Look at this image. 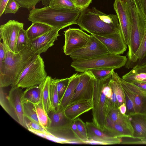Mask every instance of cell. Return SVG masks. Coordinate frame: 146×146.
<instances>
[{
  "label": "cell",
  "instance_id": "6da1fadb",
  "mask_svg": "<svg viewBox=\"0 0 146 146\" xmlns=\"http://www.w3.org/2000/svg\"><path fill=\"white\" fill-rule=\"evenodd\" d=\"M74 24L92 35L104 36L121 31L117 15L106 14L95 7L81 11Z\"/></svg>",
  "mask_w": 146,
  "mask_h": 146
},
{
  "label": "cell",
  "instance_id": "7a4b0ae2",
  "mask_svg": "<svg viewBox=\"0 0 146 146\" xmlns=\"http://www.w3.org/2000/svg\"><path fill=\"white\" fill-rule=\"evenodd\" d=\"M6 51L5 61L0 64V87L2 88L14 84L37 54L31 51L29 47L18 52Z\"/></svg>",
  "mask_w": 146,
  "mask_h": 146
},
{
  "label": "cell",
  "instance_id": "3957f363",
  "mask_svg": "<svg viewBox=\"0 0 146 146\" xmlns=\"http://www.w3.org/2000/svg\"><path fill=\"white\" fill-rule=\"evenodd\" d=\"M81 11L78 9H55L48 5L30 11L28 19L32 23H40L54 28H62L74 24Z\"/></svg>",
  "mask_w": 146,
  "mask_h": 146
},
{
  "label": "cell",
  "instance_id": "277c9868",
  "mask_svg": "<svg viewBox=\"0 0 146 146\" xmlns=\"http://www.w3.org/2000/svg\"><path fill=\"white\" fill-rule=\"evenodd\" d=\"M44 61L39 54H36L25 68L18 79L11 86L28 88L39 85L47 76Z\"/></svg>",
  "mask_w": 146,
  "mask_h": 146
},
{
  "label": "cell",
  "instance_id": "5b68a950",
  "mask_svg": "<svg viewBox=\"0 0 146 146\" xmlns=\"http://www.w3.org/2000/svg\"><path fill=\"white\" fill-rule=\"evenodd\" d=\"M127 60L125 56L110 54L91 59L74 60L70 66L75 71L82 72L99 68H111L115 69L124 66Z\"/></svg>",
  "mask_w": 146,
  "mask_h": 146
},
{
  "label": "cell",
  "instance_id": "8992f818",
  "mask_svg": "<svg viewBox=\"0 0 146 146\" xmlns=\"http://www.w3.org/2000/svg\"><path fill=\"white\" fill-rule=\"evenodd\" d=\"M104 80H99L94 78L92 100L93 122L104 131L105 130L107 117V98L103 91Z\"/></svg>",
  "mask_w": 146,
  "mask_h": 146
},
{
  "label": "cell",
  "instance_id": "52a82bcc",
  "mask_svg": "<svg viewBox=\"0 0 146 146\" xmlns=\"http://www.w3.org/2000/svg\"><path fill=\"white\" fill-rule=\"evenodd\" d=\"M51 123L47 131L51 135L61 139L63 143L70 141H78L84 143L77 138L71 129L73 120L68 118L64 111H51L48 114Z\"/></svg>",
  "mask_w": 146,
  "mask_h": 146
},
{
  "label": "cell",
  "instance_id": "ba28073f",
  "mask_svg": "<svg viewBox=\"0 0 146 146\" xmlns=\"http://www.w3.org/2000/svg\"><path fill=\"white\" fill-rule=\"evenodd\" d=\"M126 1L131 19L130 39L128 46V51L127 63L128 65L140 44L144 34V28L143 21L137 12L134 0Z\"/></svg>",
  "mask_w": 146,
  "mask_h": 146
},
{
  "label": "cell",
  "instance_id": "9c48e42d",
  "mask_svg": "<svg viewBox=\"0 0 146 146\" xmlns=\"http://www.w3.org/2000/svg\"><path fill=\"white\" fill-rule=\"evenodd\" d=\"M65 43L63 49L66 55L84 47L89 41L91 35L78 28H70L64 31Z\"/></svg>",
  "mask_w": 146,
  "mask_h": 146
},
{
  "label": "cell",
  "instance_id": "30bf717a",
  "mask_svg": "<svg viewBox=\"0 0 146 146\" xmlns=\"http://www.w3.org/2000/svg\"><path fill=\"white\" fill-rule=\"evenodd\" d=\"M87 44L69 56L73 60L88 59L110 54L105 45L93 35H91Z\"/></svg>",
  "mask_w": 146,
  "mask_h": 146
},
{
  "label": "cell",
  "instance_id": "8fae6325",
  "mask_svg": "<svg viewBox=\"0 0 146 146\" xmlns=\"http://www.w3.org/2000/svg\"><path fill=\"white\" fill-rule=\"evenodd\" d=\"M23 26V23L15 20H10L0 26V40H2L6 50L15 52L18 35Z\"/></svg>",
  "mask_w": 146,
  "mask_h": 146
},
{
  "label": "cell",
  "instance_id": "7c38bea8",
  "mask_svg": "<svg viewBox=\"0 0 146 146\" xmlns=\"http://www.w3.org/2000/svg\"><path fill=\"white\" fill-rule=\"evenodd\" d=\"M80 75L79 81L68 106L82 101L92 100L94 78L88 71L82 72Z\"/></svg>",
  "mask_w": 146,
  "mask_h": 146
},
{
  "label": "cell",
  "instance_id": "4fadbf2b",
  "mask_svg": "<svg viewBox=\"0 0 146 146\" xmlns=\"http://www.w3.org/2000/svg\"><path fill=\"white\" fill-rule=\"evenodd\" d=\"M113 6L117 17L120 31L128 46L130 41L131 19L126 0H115Z\"/></svg>",
  "mask_w": 146,
  "mask_h": 146
},
{
  "label": "cell",
  "instance_id": "5bb4252c",
  "mask_svg": "<svg viewBox=\"0 0 146 146\" xmlns=\"http://www.w3.org/2000/svg\"><path fill=\"white\" fill-rule=\"evenodd\" d=\"M7 96L12 112V117L21 126L26 128L25 117L23 113L21 98L23 92L21 88L11 86Z\"/></svg>",
  "mask_w": 146,
  "mask_h": 146
},
{
  "label": "cell",
  "instance_id": "9a60e30c",
  "mask_svg": "<svg viewBox=\"0 0 146 146\" xmlns=\"http://www.w3.org/2000/svg\"><path fill=\"white\" fill-rule=\"evenodd\" d=\"M63 29L62 28H55L42 35L29 41V47L30 50L37 54L46 52L53 46L54 42L60 36L59 31Z\"/></svg>",
  "mask_w": 146,
  "mask_h": 146
},
{
  "label": "cell",
  "instance_id": "2e32d148",
  "mask_svg": "<svg viewBox=\"0 0 146 146\" xmlns=\"http://www.w3.org/2000/svg\"><path fill=\"white\" fill-rule=\"evenodd\" d=\"M93 35L105 45L110 54L120 55L126 50L127 44L121 31L104 36Z\"/></svg>",
  "mask_w": 146,
  "mask_h": 146
},
{
  "label": "cell",
  "instance_id": "e0dca14e",
  "mask_svg": "<svg viewBox=\"0 0 146 146\" xmlns=\"http://www.w3.org/2000/svg\"><path fill=\"white\" fill-rule=\"evenodd\" d=\"M120 80L123 88L127 90L132 98L137 113L146 115V92L132 83L121 78Z\"/></svg>",
  "mask_w": 146,
  "mask_h": 146
},
{
  "label": "cell",
  "instance_id": "ac0fdd59",
  "mask_svg": "<svg viewBox=\"0 0 146 146\" xmlns=\"http://www.w3.org/2000/svg\"><path fill=\"white\" fill-rule=\"evenodd\" d=\"M88 139L102 143L104 145L121 144L122 138L114 137L103 131L92 122L86 123Z\"/></svg>",
  "mask_w": 146,
  "mask_h": 146
},
{
  "label": "cell",
  "instance_id": "d6986e66",
  "mask_svg": "<svg viewBox=\"0 0 146 146\" xmlns=\"http://www.w3.org/2000/svg\"><path fill=\"white\" fill-rule=\"evenodd\" d=\"M138 14L142 19L144 25V33L139 48L134 54L132 59L127 65L129 68L131 63L142 60L146 57V15L142 7L140 0H134Z\"/></svg>",
  "mask_w": 146,
  "mask_h": 146
},
{
  "label": "cell",
  "instance_id": "ffe728a7",
  "mask_svg": "<svg viewBox=\"0 0 146 146\" xmlns=\"http://www.w3.org/2000/svg\"><path fill=\"white\" fill-rule=\"evenodd\" d=\"M128 116L133 129L134 139H146V115L137 113Z\"/></svg>",
  "mask_w": 146,
  "mask_h": 146
},
{
  "label": "cell",
  "instance_id": "44dd1931",
  "mask_svg": "<svg viewBox=\"0 0 146 146\" xmlns=\"http://www.w3.org/2000/svg\"><path fill=\"white\" fill-rule=\"evenodd\" d=\"M92 108V100L82 101L67 107L64 110L66 115L73 120Z\"/></svg>",
  "mask_w": 146,
  "mask_h": 146
},
{
  "label": "cell",
  "instance_id": "7402d4cb",
  "mask_svg": "<svg viewBox=\"0 0 146 146\" xmlns=\"http://www.w3.org/2000/svg\"><path fill=\"white\" fill-rule=\"evenodd\" d=\"M80 79V74L77 73L71 76L67 88L60 101L57 111H64L69 105L75 92Z\"/></svg>",
  "mask_w": 146,
  "mask_h": 146
},
{
  "label": "cell",
  "instance_id": "603a6c76",
  "mask_svg": "<svg viewBox=\"0 0 146 146\" xmlns=\"http://www.w3.org/2000/svg\"><path fill=\"white\" fill-rule=\"evenodd\" d=\"M111 135L118 137L134 139L133 133L129 129L112 121L108 118L104 131Z\"/></svg>",
  "mask_w": 146,
  "mask_h": 146
},
{
  "label": "cell",
  "instance_id": "cb8c5ba5",
  "mask_svg": "<svg viewBox=\"0 0 146 146\" xmlns=\"http://www.w3.org/2000/svg\"><path fill=\"white\" fill-rule=\"evenodd\" d=\"M51 77L47 76L46 80L39 85L40 90L39 103L48 114L51 110L52 107L50 99L49 87Z\"/></svg>",
  "mask_w": 146,
  "mask_h": 146
},
{
  "label": "cell",
  "instance_id": "d4e9b609",
  "mask_svg": "<svg viewBox=\"0 0 146 146\" xmlns=\"http://www.w3.org/2000/svg\"><path fill=\"white\" fill-rule=\"evenodd\" d=\"M122 78L130 83L136 82H146V64L137 65Z\"/></svg>",
  "mask_w": 146,
  "mask_h": 146
},
{
  "label": "cell",
  "instance_id": "484cf974",
  "mask_svg": "<svg viewBox=\"0 0 146 146\" xmlns=\"http://www.w3.org/2000/svg\"><path fill=\"white\" fill-rule=\"evenodd\" d=\"M48 25L40 23H32L26 30L29 41L32 40L54 29Z\"/></svg>",
  "mask_w": 146,
  "mask_h": 146
},
{
  "label": "cell",
  "instance_id": "4316f807",
  "mask_svg": "<svg viewBox=\"0 0 146 146\" xmlns=\"http://www.w3.org/2000/svg\"><path fill=\"white\" fill-rule=\"evenodd\" d=\"M107 118L112 121L128 129L133 133L128 115L121 114L119 109H112L108 113Z\"/></svg>",
  "mask_w": 146,
  "mask_h": 146
},
{
  "label": "cell",
  "instance_id": "83f0119b",
  "mask_svg": "<svg viewBox=\"0 0 146 146\" xmlns=\"http://www.w3.org/2000/svg\"><path fill=\"white\" fill-rule=\"evenodd\" d=\"M40 90L39 85L27 88L23 92L22 101L29 102L33 104L39 102L40 97Z\"/></svg>",
  "mask_w": 146,
  "mask_h": 146
},
{
  "label": "cell",
  "instance_id": "f1b7e54d",
  "mask_svg": "<svg viewBox=\"0 0 146 146\" xmlns=\"http://www.w3.org/2000/svg\"><path fill=\"white\" fill-rule=\"evenodd\" d=\"M34 108L36 112L40 125L46 131H47V130L51 122L48 114L39 103L34 104Z\"/></svg>",
  "mask_w": 146,
  "mask_h": 146
},
{
  "label": "cell",
  "instance_id": "f546056e",
  "mask_svg": "<svg viewBox=\"0 0 146 146\" xmlns=\"http://www.w3.org/2000/svg\"><path fill=\"white\" fill-rule=\"evenodd\" d=\"M112 78L115 83L116 97L119 107L122 104L125 103V93L121 84L120 77L114 71L112 74Z\"/></svg>",
  "mask_w": 146,
  "mask_h": 146
},
{
  "label": "cell",
  "instance_id": "4dcf8cb0",
  "mask_svg": "<svg viewBox=\"0 0 146 146\" xmlns=\"http://www.w3.org/2000/svg\"><path fill=\"white\" fill-rule=\"evenodd\" d=\"M22 101L25 117L29 120L40 125L36 112L34 109V104L29 101Z\"/></svg>",
  "mask_w": 146,
  "mask_h": 146
},
{
  "label": "cell",
  "instance_id": "1f68e13d",
  "mask_svg": "<svg viewBox=\"0 0 146 146\" xmlns=\"http://www.w3.org/2000/svg\"><path fill=\"white\" fill-rule=\"evenodd\" d=\"M49 92L52 107L51 111H57L59 100L55 79L52 78L50 82Z\"/></svg>",
  "mask_w": 146,
  "mask_h": 146
},
{
  "label": "cell",
  "instance_id": "d6a6232c",
  "mask_svg": "<svg viewBox=\"0 0 146 146\" xmlns=\"http://www.w3.org/2000/svg\"><path fill=\"white\" fill-rule=\"evenodd\" d=\"M48 5L55 9H77L75 5V0H50Z\"/></svg>",
  "mask_w": 146,
  "mask_h": 146
},
{
  "label": "cell",
  "instance_id": "836d02e7",
  "mask_svg": "<svg viewBox=\"0 0 146 146\" xmlns=\"http://www.w3.org/2000/svg\"><path fill=\"white\" fill-rule=\"evenodd\" d=\"M115 69L113 68H102L91 69L89 71L96 79L102 80L112 76Z\"/></svg>",
  "mask_w": 146,
  "mask_h": 146
},
{
  "label": "cell",
  "instance_id": "e575fe53",
  "mask_svg": "<svg viewBox=\"0 0 146 146\" xmlns=\"http://www.w3.org/2000/svg\"><path fill=\"white\" fill-rule=\"evenodd\" d=\"M29 40L27 36L26 30L23 28L20 30L17 39L16 46L15 52L23 50L29 45Z\"/></svg>",
  "mask_w": 146,
  "mask_h": 146
},
{
  "label": "cell",
  "instance_id": "d590c367",
  "mask_svg": "<svg viewBox=\"0 0 146 146\" xmlns=\"http://www.w3.org/2000/svg\"><path fill=\"white\" fill-rule=\"evenodd\" d=\"M71 78V76L64 79H55L59 102L67 88Z\"/></svg>",
  "mask_w": 146,
  "mask_h": 146
},
{
  "label": "cell",
  "instance_id": "8d00e7d4",
  "mask_svg": "<svg viewBox=\"0 0 146 146\" xmlns=\"http://www.w3.org/2000/svg\"><path fill=\"white\" fill-rule=\"evenodd\" d=\"M123 88L125 95L127 111L125 114L128 115L137 114L133 99L128 91Z\"/></svg>",
  "mask_w": 146,
  "mask_h": 146
},
{
  "label": "cell",
  "instance_id": "74e56055",
  "mask_svg": "<svg viewBox=\"0 0 146 146\" xmlns=\"http://www.w3.org/2000/svg\"><path fill=\"white\" fill-rule=\"evenodd\" d=\"M21 7L20 4L15 0H9L5 8L4 13L15 14Z\"/></svg>",
  "mask_w": 146,
  "mask_h": 146
},
{
  "label": "cell",
  "instance_id": "f35d334b",
  "mask_svg": "<svg viewBox=\"0 0 146 146\" xmlns=\"http://www.w3.org/2000/svg\"><path fill=\"white\" fill-rule=\"evenodd\" d=\"M2 88L0 87V104L4 110L12 117V112L7 97L6 96Z\"/></svg>",
  "mask_w": 146,
  "mask_h": 146
},
{
  "label": "cell",
  "instance_id": "ab89813d",
  "mask_svg": "<svg viewBox=\"0 0 146 146\" xmlns=\"http://www.w3.org/2000/svg\"><path fill=\"white\" fill-rule=\"evenodd\" d=\"M74 120L79 132L87 140H89L86 123L79 118H76Z\"/></svg>",
  "mask_w": 146,
  "mask_h": 146
},
{
  "label": "cell",
  "instance_id": "60d3db41",
  "mask_svg": "<svg viewBox=\"0 0 146 146\" xmlns=\"http://www.w3.org/2000/svg\"><path fill=\"white\" fill-rule=\"evenodd\" d=\"M21 5V7L28 9L35 8L36 4L41 0H15Z\"/></svg>",
  "mask_w": 146,
  "mask_h": 146
},
{
  "label": "cell",
  "instance_id": "b9f144b4",
  "mask_svg": "<svg viewBox=\"0 0 146 146\" xmlns=\"http://www.w3.org/2000/svg\"><path fill=\"white\" fill-rule=\"evenodd\" d=\"M92 0H75V5L81 11L87 9Z\"/></svg>",
  "mask_w": 146,
  "mask_h": 146
},
{
  "label": "cell",
  "instance_id": "7bdbcfd3",
  "mask_svg": "<svg viewBox=\"0 0 146 146\" xmlns=\"http://www.w3.org/2000/svg\"><path fill=\"white\" fill-rule=\"evenodd\" d=\"M71 127L76 137L85 144V141L88 140L82 135L78 130L74 120L72 121Z\"/></svg>",
  "mask_w": 146,
  "mask_h": 146
},
{
  "label": "cell",
  "instance_id": "ee69618b",
  "mask_svg": "<svg viewBox=\"0 0 146 146\" xmlns=\"http://www.w3.org/2000/svg\"><path fill=\"white\" fill-rule=\"evenodd\" d=\"M7 51L3 42H0V64L3 62L6 58Z\"/></svg>",
  "mask_w": 146,
  "mask_h": 146
},
{
  "label": "cell",
  "instance_id": "f6af8a7d",
  "mask_svg": "<svg viewBox=\"0 0 146 146\" xmlns=\"http://www.w3.org/2000/svg\"><path fill=\"white\" fill-rule=\"evenodd\" d=\"M121 144H146V139L140 140L137 141H123Z\"/></svg>",
  "mask_w": 146,
  "mask_h": 146
},
{
  "label": "cell",
  "instance_id": "bcb514c9",
  "mask_svg": "<svg viewBox=\"0 0 146 146\" xmlns=\"http://www.w3.org/2000/svg\"><path fill=\"white\" fill-rule=\"evenodd\" d=\"M9 0H0V16L4 12L6 6Z\"/></svg>",
  "mask_w": 146,
  "mask_h": 146
},
{
  "label": "cell",
  "instance_id": "7dc6e473",
  "mask_svg": "<svg viewBox=\"0 0 146 146\" xmlns=\"http://www.w3.org/2000/svg\"><path fill=\"white\" fill-rule=\"evenodd\" d=\"M132 83L137 86L141 90L146 92V82H136Z\"/></svg>",
  "mask_w": 146,
  "mask_h": 146
},
{
  "label": "cell",
  "instance_id": "c3c4849f",
  "mask_svg": "<svg viewBox=\"0 0 146 146\" xmlns=\"http://www.w3.org/2000/svg\"><path fill=\"white\" fill-rule=\"evenodd\" d=\"M118 109L120 113L123 114H125L127 111V108L125 103H123L119 106Z\"/></svg>",
  "mask_w": 146,
  "mask_h": 146
},
{
  "label": "cell",
  "instance_id": "681fc988",
  "mask_svg": "<svg viewBox=\"0 0 146 146\" xmlns=\"http://www.w3.org/2000/svg\"><path fill=\"white\" fill-rule=\"evenodd\" d=\"M143 10L146 15V0H140Z\"/></svg>",
  "mask_w": 146,
  "mask_h": 146
},
{
  "label": "cell",
  "instance_id": "f907efd6",
  "mask_svg": "<svg viewBox=\"0 0 146 146\" xmlns=\"http://www.w3.org/2000/svg\"><path fill=\"white\" fill-rule=\"evenodd\" d=\"M42 4L44 6H47L48 5L50 0H41Z\"/></svg>",
  "mask_w": 146,
  "mask_h": 146
}]
</instances>
